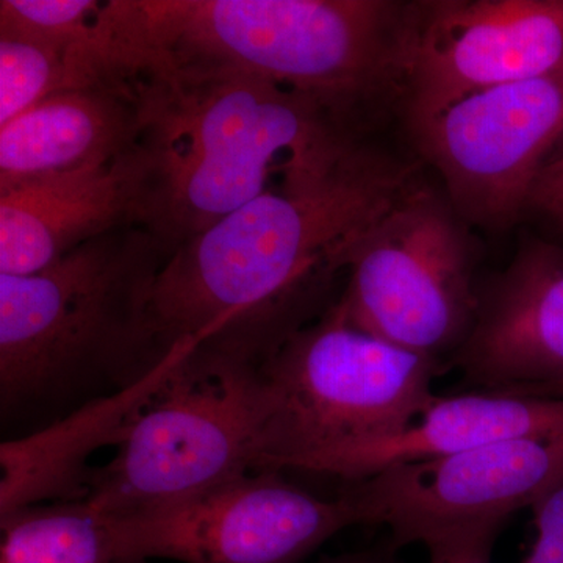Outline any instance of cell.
<instances>
[{
	"label": "cell",
	"mask_w": 563,
	"mask_h": 563,
	"mask_svg": "<svg viewBox=\"0 0 563 563\" xmlns=\"http://www.w3.org/2000/svg\"><path fill=\"white\" fill-rule=\"evenodd\" d=\"M166 257L146 225L129 224L38 273L0 274L2 420H60L150 374L162 361L147 301Z\"/></svg>",
	"instance_id": "3957f363"
},
{
	"label": "cell",
	"mask_w": 563,
	"mask_h": 563,
	"mask_svg": "<svg viewBox=\"0 0 563 563\" xmlns=\"http://www.w3.org/2000/svg\"><path fill=\"white\" fill-rule=\"evenodd\" d=\"M154 158L146 144L103 165L0 192V274L38 273L122 225H146Z\"/></svg>",
	"instance_id": "4fadbf2b"
},
{
	"label": "cell",
	"mask_w": 563,
	"mask_h": 563,
	"mask_svg": "<svg viewBox=\"0 0 563 563\" xmlns=\"http://www.w3.org/2000/svg\"><path fill=\"white\" fill-rule=\"evenodd\" d=\"M472 244L446 192L418 180L355 252L339 296L347 318L404 350L453 357L479 309Z\"/></svg>",
	"instance_id": "52a82bcc"
},
{
	"label": "cell",
	"mask_w": 563,
	"mask_h": 563,
	"mask_svg": "<svg viewBox=\"0 0 563 563\" xmlns=\"http://www.w3.org/2000/svg\"><path fill=\"white\" fill-rule=\"evenodd\" d=\"M262 362L198 347L132 422L87 501L111 518L147 512L261 470L268 401Z\"/></svg>",
	"instance_id": "5b68a950"
},
{
	"label": "cell",
	"mask_w": 563,
	"mask_h": 563,
	"mask_svg": "<svg viewBox=\"0 0 563 563\" xmlns=\"http://www.w3.org/2000/svg\"><path fill=\"white\" fill-rule=\"evenodd\" d=\"M398 547L390 539L366 550L351 551L333 558H325L317 563H402L398 558Z\"/></svg>",
	"instance_id": "603a6c76"
},
{
	"label": "cell",
	"mask_w": 563,
	"mask_h": 563,
	"mask_svg": "<svg viewBox=\"0 0 563 563\" xmlns=\"http://www.w3.org/2000/svg\"><path fill=\"white\" fill-rule=\"evenodd\" d=\"M196 350L195 344H180L131 387L0 444V515L35 504L87 498L96 472L88 459L107 444L120 446L141 410Z\"/></svg>",
	"instance_id": "9a60e30c"
},
{
	"label": "cell",
	"mask_w": 563,
	"mask_h": 563,
	"mask_svg": "<svg viewBox=\"0 0 563 563\" xmlns=\"http://www.w3.org/2000/svg\"><path fill=\"white\" fill-rule=\"evenodd\" d=\"M420 179V161L369 140L291 166L254 201L169 252L147 301L157 357L195 343L268 358L335 302L329 292L355 252Z\"/></svg>",
	"instance_id": "6da1fadb"
},
{
	"label": "cell",
	"mask_w": 563,
	"mask_h": 563,
	"mask_svg": "<svg viewBox=\"0 0 563 563\" xmlns=\"http://www.w3.org/2000/svg\"><path fill=\"white\" fill-rule=\"evenodd\" d=\"M537 396H553V398H563V385H555V387L542 388L536 391Z\"/></svg>",
	"instance_id": "cb8c5ba5"
},
{
	"label": "cell",
	"mask_w": 563,
	"mask_h": 563,
	"mask_svg": "<svg viewBox=\"0 0 563 563\" xmlns=\"http://www.w3.org/2000/svg\"><path fill=\"white\" fill-rule=\"evenodd\" d=\"M526 213L543 220L563 242V147L555 152L537 177Z\"/></svg>",
	"instance_id": "7402d4cb"
},
{
	"label": "cell",
	"mask_w": 563,
	"mask_h": 563,
	"mask_svg": "<svg viewBox=\"0 0 563 563\" xmlns=\"http://www.w3.org/2000/svg\"><path fill=\"white\" fill-rule=\"evenodd\" d=\"M412 139L466 224L512 228L563 140V62L455 102Z\"/></svg>",
	"instance_id": "9c48e42d"
},
{
	"label": "cell",
	"mask_w": 563,
	"mask_h": 563,
	"mask_svg": "<svg viewBox=\"0 0 563 563\" xmlns=\"http://www.w3.org/2000/svg\"><path fill=\"white\" fill-rule=\"evenodd\" d=\"M529 509L533 514L537 540L521 563H563V485Z\"/></svg>",
	"instance_id": "44dd1931"
},
{
	"label": "cell",
	"mask_w": 563,
	"mask_h": 563,
	"mask_svg": "<svg viewBox=\"0 0 563 563\" xmlns=\"http://www.w3.org/2000/svg\"><path fill=\"white\" fill-rule=\"evenodd\" d=\"M144 131V103L133 85L57 92L0 128V192L114 161L139 147Z\"/></svg>",
	"instance_id": "2e32d148"
},
{
	"label": "cell",
	"mask_w": 563,
	"mask_h": 563,
	"mask_svg": "<svg viewBox=\"0 0 563 563\" xmlns=\"http://www.w3.org/2000/svg\"><path fill=\"white\" fill-rule=\"evenodd\" d=\"M554 433H563V398L472 390L437 396L401 432L318 451L290 468L354 483L404 463L435 461L503 440Z\"/></svg>",
	"instance_id": "5bb4252c"
},
{
	"label": "cell",
	"mask_w": 563,
	"mask_h": 563,
	"mask_svg": "<svg viewBox=\"0 0 563 563\" xmlns=\"http://www.w3.org/2000/svg\"><path fill=\"white\" fill-rule=\"evenodd\" d=\"M451 366L474 390L531 395L563 385V243L528 236L479 287L476 322Z\"/></svg>",
	"instance_id": "7c38bea8"
},
{
	"label": "cell",
	"mask_w": 563,
	"mask_h": 563,
	"mask_svg": "<svg viewBox=\"0 0 563 563\" xmlns=\"http://www.w3.org/2000/svg\"><path fill=\"white\" fill-rule=\"evenodd\" d=\"M506 521L463 526L424 543L429 563H492L493 548Z\"/></svg>",
	"instance_id": "ffe728a7"
},
{
	"label": "cell",
	"mask_w": 563,
	"mask_h": 563,
	"mask_svg": "<svg viewBox=\"0 0 563 563\" xmlns=\"http://www.w3.org/2000/svg\"><path fill=\"white\" fill-rule=\"evenodd\" d=\"M107 518L117 563H301L343 529L363 525L346 492L318 498L277 470L243 474L147 512Z\"/></svg>",
	"instance_id": "ba28073f"
},
{
	"label": "cell",
	"mask_w": 563,
	"mask_h": 563,
	"mask_svg": "<svg viewBox=\"0 0 563 563\" xmlns=\"http://www.w3.org/2000/svg\"><path fill=\"white\" fill-rule=\"evenodd\" d=\"M107 2L2 0L0 35L20 36L73 52L101 41Z\"/></svg>",
	"instance_id": "d6986e66"
},
{
	"label": "cell",
	"mask_w": 563,
	"mask_h": 563,
	"mask_svg": "<svg viewBox=\"0 0 563 563\" xmlns=\"http://www.w3.org/2000/svg\"><path fill=\"white\" fill-rule=\"evenodd\" d=\"M563 485V433L518 437L465 453L391 466L343 488L363 525L395 547L424 544L463 526L509 521Z\"/></svg>",
	"instance_id": "8fae6325"
},
{
	"label": "cell",
	"mask_w": 563,
	"mask_h": 563,
	"mask_svg": "<svg viewBox=\"0 0 563 563\" xmlns=\"http://www.w3.org/2000/svg\"><path fill=\"white\" fill-rule=\"evenodd\" d=\"M0 563H117L109 518L87 499L0 515Z\"/></svg>",
	"instance_id": "e0dca14e"
},
{
	"label": "cell",
	"mask_w": 563,
	"mask_h": 563,
	"mask_svg": "<svg viewBox=\"0 0 563 563\" xmlns=\"http://www.w3.org/2000/svg\"><path fill=\"white\" fill-rule=\"evenodd\" d=\"M140 76H250L306 92L372 131L399 111L412 2L113 0Z\"/></svg>",
	"instance_id": "7a4b0ae2"
},
{
	"label": "cell",
	"mask_w": 563,
	"mask_h": 563,
	"mask_svg": "<svg viewBox=\"0 0 563 563\" xmlns=\"http://www.w3.org/2000/svg\"><path fill=\"white\" fill-rule=\"evenodd\" d=\"M444 369L362 331L336 298L262 362L261 470L280 472L318 451L404 431L435 401L433 380Z\"/></svg>",
	"instance_id": "8992f818"
},
{
	"label": "cell",
	"mask_w": 563,
	"mask_h": 563,
	"mask_svg": "<svg viewBox=\"0 0 563 563\" xmlns=\"http://www.w3.org/2000/svg\"><path fill=\"white\" fill-rule=\"evenodd\" d=\"M140 92L155 168L146 228L168 254L254 201L274 176L369 135L320 99L257 77L152 76Z\"/></svg>",
	"instance_id": "277c9868"
},
{
	"label": "cell",
	"mask_w": 563,
	"mask_h": 563,
	"mask_svg": "<svg viewBox=\"0 0 563 563\" xmlns=\"http://www.w3.org/2000/svg\"><path fill=\"white\" fill-rule=\"evenodd\" d=\"M562 62L563 0H417L399 111L413 135L468 96Z\"/></svg>",
	"instance_id": "30bf717a"
},
{
	"label": "cell",
	"mask_w": 563,
	"mask_h": 563,
	"mask_svg": "<svg viewBox=\"0 0 563 563\" xmlns=\"http://www.w3.org/2000/svg\"><path fill=\"white\" fill-rule=\"evenodd\" d=\"M76 51L0 35V128L44 99L77 88Z\"/></svg>",
	"instance_id": "ac0fdd59"
}]
</instances>
